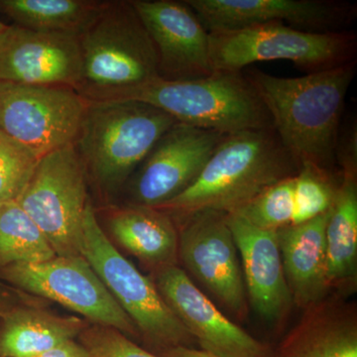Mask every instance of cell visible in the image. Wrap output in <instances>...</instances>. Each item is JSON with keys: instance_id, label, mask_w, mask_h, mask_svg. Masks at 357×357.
Returning a JSON list of instances; mask_svg holds the SVG:
<instances>
[{"instance_id": "6da1fadb", "label": "cell", "mask_w": 357, "mask_h": 357, "mask_svg": "<svg viewBox=\"0 0 357 357\" xmlns=\"http://www.w3.org/2000/svg\"><path fill=\"white\" fill-rule=\"evenodd\" d=\"M356 65L357 61L298 77L243 70L266 107L275 132L300 168L338 172L335 145Z\"/></svg>"}, {"instance_id": "7a4b0ae2", "label": "cell", "mask_w": 357, "mask_h": 357, "mask_svg": "<svg viewBox=\"0 0 357 357\" xmlns=\"http://www.w3.org/2000/svg\"><path fill=\"white\" fill-rule=\"evenodd\" d=\"M299 171L274 128L227 134L196 181L182 194L154 208L175 223L204 211L231 215L269 185Z\"/></svg>"}, {"instance_id": "3957f363", "label": "cell", "mask_w": 357, "mask_h": 357, "mask_svg": "<svg viewBox=\"0 0 357 357\" xmlns=\"http://www.w3.org/2000/svg\"><path fill=\"white\" fill-rule=\"evenodd\" d=\"M177 121L135 100H88L75 141L89 185L110 198L121 191L160 138Z\"/></svg>"}, {"instance_id": "277c9868", "label": "cell", "mask_w": 357, "mask_h": 357, "mask_svg": "<svg viewBox=\"0 0 357 357\" xmlns=\"http://www.w3.org/2000/svg\"><path fill=\"white\" fill-rule=\"evenodd\" d=\"M107 100H135L153 105L178 123L232 134L273 128L257 91L241 72H213L189 81L157 77L115 93Z\"/></svg>"}, {"instance_id": "5b68a950", "label": "cell", "mask_w": 357, "mask_h": 357, "mask_svg": "<svg viewBox=\"0 0 357 357\" xmlns=\"http://www.w3.org/2000/svg\"><path fill=\"white\" fill-rule=\"evenodd\" d=\"M79 41L83 77L77 93L86 100H107L159 77L153 42L130 0L107 1Z\"/></svg>"}, {"instance_id": "8992f818", "label": "cell", "mask_w": 357, "mask_h": 357, "mask_svg": "<svg viewBox=\"0 0 357 357\" xmlns=\"http://www.w3.org/2000/svg\"><path fill=\"white\" fill-rule=\"evenodd\" d=\"M79 251L132 321L144 349L162 356L178 347H198L151 278L126 259L103 232L91 202L84 211Z\"/></svg>"}, {"instance_id": "52a82bcc", "label": "cell", "mask_w": 357, "mask_h": 357, "mask_svg": "<svg viewBox=\"0 0 357 357\" xmlns=\"http://www.w3.org/2000/svg\"><path fill=\"white\" fill-rule=\"evenodd\" d=\"M208 34L213 72H241L253 63L286 60L314 74L356 61L357 36L351 30L314 33L269 23Z\"/></svg>"}, {"instance_id": "ba28073f", "label": "cell", "mask_w": 357, "mask_h": 357, "mask_svg": "<svg viewBox=\"0 0 357 357\" xmlns=\"http://www.w3.org/2000/svg\"><path fill=\"white\" fill-rule=\"evenodd\" d=\"M89 183L74 144L39 159L16 199L58 256H79Z\"/></svg>"}, {"instance_id": "9c48e42d", "label": "cell", "mask_w": 357, "mask_h": 357, "mask_svg": "<svg viewBox=\"0 0 357 357\" xmlns=\"http://www.w3.org/2000/svg\"><path fill=\"white\" fill-rule=\"evenodd\" d=\"M176 225L181 268L229 318L243 323L248 316V295L227 213L199 211Z\"/></svg>"}, {"instance_id": "30bf717a", "label": "cell", "mask_w": 357, "mask_h": 357, "mask_svg": "<svg viewBox=\"0 0 357 357\" xmlns=\"http://www.w3.org/2000/svg\"><path fill=\"white\" fill-rule=\"evenodd\" d=\"M0 282L21 292L53 301L93 325L116 328L135 342L139 333L83 256H56L48 261L0 269Z\"/></svg>"}, {"instance_id": "8fae6325", "label": "cell", "mask_w": 357, "mask_h": 357, "mask_svg": "<svg viewBox=\"0 0 357 357\" xmlns=\"http://www.w3.org/2000/svg\"><path fill=\"white\" fill-rule=\"evenodd\" d=\"M86 105L69 86L0 81V130L41 158L74 144Z\"/></svg>"}, {"instance_id": "7c38bea8", "label": "cell", "mask_w": 357, "mask_h": 357, "mask_svg": "<svg viewBox=\"0 0 357 357\" xmlns=\"http://www.w3.org/2000/svg\"><path fill=\"white\" fill-rule=\"evenodd\" d=\"M225 135L174 124L129 178L124 204L157 208L182 194L198 178Z\"/></svg>"}, {"instance_id": "4fadbf2b", "label": "cell", "mask_w": 357, "mask_h": 357, "mask_svg": "<svg viewBox=\"0 0 357 357\" xmlns=\"http://www.w3.org/2000/svg\"><path fill=\"white\" fill-rule=\"evenodd\" d=\"M149 277L198 349L217 357H274V349L229 318L180 265L163 268Z\"/></svg>"}, {"instance_id": "5bb4252c", "label": "cell", "mask_w": 357, "mask_h": 357, "mask_svg": "<svg viewBox=\"0 0 357 357\" xmlns=\"http://www.w3.org/2000/svg\"><path fill=\"white\" fill-rule=\"evenodd\" d=\"M208 33L283 23L314 33L347 31L356 6L340 0H185Z\"/></svg>"}, {"instance_id": "9a60e30c", "label": "cell", "mask_w": 357, "mask_h": 357, "mask_svg": "<svg viewBox=\"0 0 357 357\" xmlns=\"http://www.w3.org/2000/svg\"><path fill=\"white\" fill-rule=\"evenodd\" d=\"M156 50L167 81L211 76L210 34L185 0H130Z\"/></svg>"}, {"instance_id": "2e32d148", "label": "cell", "mask_w": 357, "mask_h": 357, "mask_svg": "<svg viewBox=\"0 0 357 357\" xmlns=\"http://www.w3.org/2000/svg\"><path fill=\"white\" fill-rule=\"evenodd\" d=\"M83 59L79 36L7 25L0 34V81L63 86L79 91Z\"/></svg>"}, {"instance_id": "e0dca14e", "label": "cell", "mask_w": 357, "mask_h": 357, "mask_svg": "<svg viewBox=\"0 0 357 357\" xmlns=\"http://www.w3.org/2000/svg\"><path fill=\"white\" fill-rule=\"evenodd\" d=\"M227 222L241 257L249 307L267 323L281 326L294 307L277 231L257 229L236 215Z\"/></svg>"}, {"instance_id": "ac0fdd59", "label": "cell", "mask_w": 357, "mask_h": 357, "mask_svg": "<svg viewBox=\"0 0 357 357\" xmlns=\"http://www.w3.org/2000/svg\"><path fill=\"white\" fill-rule=\"evenodd\" d=\"M274 357H357V306L331 293L304 310Z\"/></svg>"}, {"instance_id": "d6986e66", "label": "cell", "mask_w": 357, "mask_h": 357, "mask_svg": "<svg viewBox=\"0 0 357 357\" xmlns=\"http://www.w3.org/2000/svg\"><path fill=\"white\" fill-rule=\"evenodd\" d=\"M103 232L115 248L139 260L150 274L178 265V234L175 222L163 211L148 206H103Z\"/></svg>"}, {"instance_id": "ffe728a7", "label": "cell", "mask_w": 357, "mask_h": 357, "mask_svg": "<svg viewBox=\"0 0 357 357\" xmlns=\"http://www.w3.org/2000/svg\"><path fill=\"white\" fill-rule=\"evenodd\" d=\"M325 215L277 231L294 306L304 310L330 295L326 283Z\"/></svg>"}, {"instance_id": "44dd1931", "label": "cell", "mask_w": 357, "mask_h": 357, "mask_svg": "<svg viewBox=\"0 0 357 357\" xmlns=\"http://www.w3.org/2000/svg\"><path fill=\"white\" fill-rule=\"evenodd\" d=\"M29 296L0 317V357H37L76 340L89 323L77 316H60Z\"/></svg>"}, {"instance_id": "7402d4cb", "label": "cell", "mask_w": 357, "mask_h": 357, "mask_svg": "<svg viewBox=\"0 0 357 357\" xmlns=\"http://www.w3.org/2000/svg\"><path fill=\"white\" fill-rule=\"evenodd\" d=\"M326 283L331 293L357 290V172H340L326 227Z\"/></svg>"}, {"instance_id": "603a6c76", "label": "cell", "mask_w": 357, "mask_h": 357, "mask_svg": "<svg viewBox=\"0 0 357 357\" xmlns=\"http://www.w3.org/2000/svg\"><path fill=\"white\" fill-rule=\"evenodd\" d=\"M107 3L100 0H0V13L13 24L34 31L79 36Z\"/></svg>"}, {"instance_id": "cb8c5ba5", "label": "cell", "mask_w": 357, "mask_h": 357, "mask_svg": "<svg viewBox=\"0 0 357 357\" xmlns=\"http://www.w3.org/2000/svg\"><path fill=\"white\" fill-rule=\"evenodd\" d=\"M56 256L43 232L16 201L0 204V269L48 261Z\"/></svg>"}, {"instance_id": "d4e9b609", "label": "cell", "mask_w": 357, "mask_h": 357, "mask_svg": "<svg viewBox=\"0 0 357 357\" xmlns=\"http://www.w3.org/2000/svg\"><path fill=\"white\" fill-rule=\"evenodd\" d=\"M340 171L330 172L305 165L295 177L292 225L309 222L330 211L337 191Z\"/></svg>"}, {"instance_id": "484cf974", "label": "cell", "mask_w": 357, "mask_h": 357, "mask_svg": "<svg viewBox=\"0 0 357 357\" xmlns=\"http://www.w3.org/2000/svg\"><path fill=\"white\" fill-rule=\"evenodd\" d=\"M295 177L284 178L249 201L236 213L257 229L278 231L292 225Z\"/></svg>"}, {"instance_id": "4316f807", "label": "cell", "mask_w": 357, "mask_h": 357, "mask_svg": "<svg viewBox=\"0 0 357 357\" xmlns=\"http://www.w3.org/2000/svg\"><path fill=\"white\" fill-rule=\"evenodd\" d=\"M39 159L30 148L0 130V204L17 199Z\"/></svg>"}, {"instance_id": "83f0119b", "label": "cell", "mask_w": 357, "mask_h": 357, "mask_svg": "<svg viewBox=\"0 0 357 357\" xmlns=\"http://www.w3.org/2000/svg\"><path fill=\"white\" fill-rule=\"evenodd\" d=\"M77 340L83 347L86 357H162L107 326L89 324Z\"/></svg>"}, {"instance_id": "f1b7e54d", "label": "cell", "mask_w": 357, "mask_h": 357, "mask_svg": "<svg viewBox=\"0 0 357 357\" xmlns=\"http://www.w3.org/2000/svg\"><path fill=\"white\" fill-rule=\"evenodd\" d=\"M335 166L340 172H357L356 121L342 122L335 150Z\"/></svg>"}, {"instance_id": "f546056e", "label": "cell", "mask_w": 357, "mask_h": 357, "mask_svg": "<svg viewBox=\"0 0 357 357\" xmlns=\"http://www.w3.org/2000/svg\"><path fill=\"white\" fill-rule=\"evenodd\" d=\"M30 295L0 282V317Z\"/></svg>"}, {"instance_id": "4dcf8cb0", "label": "cell", "mask_w": 357, "mask_h": 357, "mask_svg": "<svg viewBox=\"0 0 357 357\" xmlns=\"http://www.w3.org/2000/svg\"><path fill=\"white\" fill-rule=\"evenodd\" d=\"M37 357H86L83 347L77 340H70L51 351L44 352Z\"/></svg>"}, {"instance_id": "1f68e13d", "label": "cell", "mask_w": 357, "mask_h": 357, "mask_svg": "<svg viewBox=\"0 0 357 357\" xmlns=\"http://www.w3.org/2000/svg\"><path fill=\"white\" fill-rule=\"evenodd\" d=\"M162 357H217L208 352L202 351L198 347H178L167 351Z\"/></svg>"}, {"instance_id": "d6a6232c", "label": "cell", "mask_w": 357, "mask_h": 357, "mask_svg": "<svg viewBox=\"0 0 357 357\" xmlns=\"http://www.w3.org/2000/svg\"><path fill=\"white\" fill-rule=\"evenodd\" d=\"M6 23L2 22L1 20H0V34H1V32L3 31L4 29L6 28Z\"/></svg>"}]
</instances>
